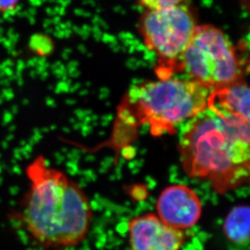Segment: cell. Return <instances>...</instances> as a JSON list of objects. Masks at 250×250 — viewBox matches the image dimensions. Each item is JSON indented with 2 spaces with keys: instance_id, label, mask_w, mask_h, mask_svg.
<instances>
[{
  "instance_id": "6da1fadb",
  "label": "cell",
  "mask_w": 250,
  "mask_h": 250,
  "mask_svg": "<svg viewBox=\"0 0 250 250\" xmlns=\"http://www.w3.org/2000/svg\"><path fill=\"white\" fill-rule=\"evenodd\" d=\"M29 187L15 219L42 248L61 250L82 243L89 233L92 208L82 188L39 156L27 168Z\"/></svg>"
},
{
  "instance_id": "7a4b0ae2",
  "label": "cell",
  "mask_w": 250,
  "mask_h": 250,
  "mask_svg": "<svg viewBox=\"0 0 250 250\" xmlns=\"http://www.w3.org/2000/svg\"><path fill=\"white\" fill-rule=\"evenodd\" d=\"M184 171L209 182L216 192L250 184V125L207 107L179 129Z\"/></svg>"
},
{
  "instance_id": "3957f363",
  "label": "cell",
  "mask_w": 250,
  "mask_h": 250,
  "mask_svg": "<svg viewBox=\"0 0 250 250\" xmlns=\"http://www.w3.org/2000/svg\"><path fill=\"white\" fill-rule=\"evenodd\" d=\"M213 89L188 77L175 76L136 84L127 92L121 116L146 125L154 136L174 134L208 107Z\"/></svg>"
},
{
  "instance_id": "277c9868",
  "label": "cell",
  "mask_w": 250,
  "mask_h": 250,
  "mask_svg": "<svg viewBox=\"0 0 250 250\" xmlns=\"http://www.w3.org/2000/svg\"><path fill=\"white\" fill-rule=\"evenodd\" d=\"M198 25L192 10L186 3L142 12L138 31L145 46L156 56L158 78L181 73V61Z\"/></svg>"
},
{
  "instance_id": "5b68a950",
  "label": "cell",
  "mask_w": 250,
  "mask_h": 250,
  "mask_svg": "<svg viewBox=\"0 0 250 250\" xmlns=\"http://www.w3.org/2000/svg\"><path fill=\"white\" fill-rule=\"evenodd\" d=\"M181 73L213 90L241 82L234 46L226 34L212 24L198 25L181 61Z\"/></svg>"
},
{
  "instance_id": "8992f818",
  "label": "cell",
  "mask_w": 250,
  "mask_h": 250,
  "mask_svg": "<svg viewBox=\"0 0 250 250\" xmlns=\"http://www.w3.org/2000/svg\"><path fill=\"white\" fill-rule=\"evenodd\" d=\"M127 233L131 250H181L186 241L184 231L167 224L153 213L130 219Z\"/></svg>"
},
{
  "instance_id": "52a82bcc",
  "label": "cell",
  "mask_w": 250,
  "mask_h": 250,
  "mask_svg": "<svg viewBox=\"0 0 250 250\" xmlns=\"http://www.w3.org/2000/svg\"><path fill=\"white\" fill-rule=\"evenodd\" d=\"M157 215L175 229L185 231L195 226L202 216V202L198 195L188 186H169L159 195Z\"/></svg>"
},
{
  "instance_id": "ba28073f",
  "label": "cell",
  "mask_w": 250,
  "mask_h": 250,
  "mask_svg": "<svg viewBox=\"0 0 250 250\" xmlns=\"http://www.w3.org/2000/svg\"><path fill=\"white\" fill-rule=\"evenodd\" d=\"M208 108L220 116L250 125V85L239 82L214 89L209 96Z\"/></svg>"
},
{
  "instance_id": "9c48e42d",
  "label": "cell",
  "mask_w": 250,
  "mask_h": 250,
  "mask_svg": "<svg viewBox=\"0 0 250 250\" xmlns=\"http://www.w3.org/2000/svg\"><path fill=\"white\" fill-rule=\"evenodd\" d=\"M224 231L229 241L245 244L250 241V207L240 206L231 209L224 224Z\"/></svg>"
},
{
  "instance_id": "30bf717a",
  "label": "cell",
  "mask_w": 250,
  "mask_h": 250,
  "mask_svg": "<svg viewBox=\"0 0 250 250\" xmlns=\"http://www.w3.org/2000/svg\"><path fill=\"white\" fill-rule=\"evenodd\" d=\"M186 0H137L140 7L144 10L161 9L184 4Z\"/></svg>"
},
{
  "instance_id": "8fae6325",
  "label": "cell",
  "mask_w": 250,
  "mask_h": 250,
  "mask_svg": "<svg viewBox=\"0 0 250 250\" xmlns=\"http://www.w3.org/2000/svg\"><path fill=\"white\" fill-rule=\"evenodd\" d=\"M20 0H0V12L12 11L17 7Z\"/></svg>"
}]
</instances>
